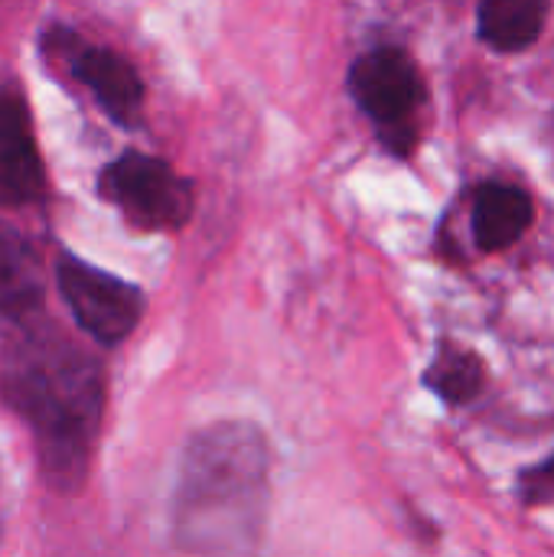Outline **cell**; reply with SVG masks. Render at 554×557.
<instances>
[{
	"instance_id": "obj_11",
	"label": "cell",
	"mask_w": 554,
	"mask_h": 557,
	"mask_svg": "<svg viewBox=\"0 0 554 557\" xmlns=\"http://www.w3.org/2000/svg\"><path fill=\"white\" fill-rule=\"evenodd\" d=\"M424 388H431L441 401L447 405H467L473 401L483 385H487V369L477 352L460 349L457 343H441L428 372H424Z\"/></svg>"
},
{
	"instance_id": "obj_7",
	"label": "cell",
	"mask_w": 554,
	"mask_h": 557,
	"mask_svg": "<svg viewBox=\"0 0 554 557\" xmlns=\"http://www.w3.org/2000/svg\"><path fill=\"white\" fill-rule=\"evenodd\" d=\"M49 196L46 163L23 85H0V209L39 206Z\"/></svg>"
},
{
	"instance_id": "obj_10",
	"label": "cell",
	"mask_w": 554,
	"mask_h": 557,
	"mask_svg": "<svg viewBox=\"0 0 554 557\" xmlns=\"http://www.w3.org/2000/svg\"><path fill=\"white\" fill-rule=\"evenodd\" d=\"M549 20L545 0H483L477 7V33L496 52L529 49Z\"/></svg>"
},
{
	"instance_id": "obj_6",
	"label": "cell",
	"mask_w": 554,
	"mask_h": 557,
	"mask_svg": "<svg viewBox=\"0 0 554 557\" xmlns=\"http://www.w3.org/2000/svg\"><path fill=\"white\" fill-rule=\"evenodd\" d=\"M56 287L75 326L98 346H121L144 320L147 297L137 284L82 261L72 251L56 258Z\"/></svg>"
},
{
	"instance_id": "obj_8",
	"label": "cell",
	"mask_w": 554,
	"mask_h": 557,
	"mask_svg": "<svg viewBox=\"0 0 554 557\" xmlns=\"http://www.w3.org/2000/svg\"><path fill=\"white\" fill-rule=\"evenodd\" d=\"M42 313V258L16 225L0 219V326H20Z\"/></svg>"
},
{
	"instance_id": "obj_2",
	"label": "cell",
	"mask_w": 554,
	"mask_h": 557,
	"mask_svg": "<svg viewBox=\"0 0 554 557\" xmlns=\"http://www.w3.org/2000/svg\"><path fill=\"white\" fill-rule=\"evenodd\" d=\"M268 512V441L255 424L222 421L199 431L173 493L176 542L206 557L255 552Z\"/></svg>"
},
{
	"instance_id": "obj_3",
	"label": "cell",
	"mask_w": 554,
	"mask_h": 557,
	"mask_svg": "<svg viewBox=\"0 0 554 557\" xmlns=\"http://www.w3.org/2000/svg\"><path fill=\"white\" fill-rule=\"evenodd\" d=\"M39 59L62 72L69 82L85 88L98 111L118 127H140L144 124V78L127 55L111 46L91 42L72 23H46L39 29Z\"/></svg>"
},
{
	"instance_id": "obj_1",
	"label": "cell",
	"mask_w": 554,
	"mask_h": 557,
	"mask_svg": "<svg viewBox=\"0 0 554 557\" xmlns=\"http://www.w3.org/2000/svg\"><path fill=\"white\" fill-rule=\"evenodd\" d=\"M0 330V405L26 428L46 490L78 496L101 437L104 366L46 313Z\"/></svg>"
},
{
	"instance_id": "obj_9",
	"label": "cell",
	"mask_w": 554,
	"mask_h": 557,
	"mask_svg": "<svg viewBox=\"0 0 554 557\" xmlns=\"http://www.w3.org/2000/svg\"><path fill=\"white\" fill-rule=\"evenodd\" d=\"M535 222L532 196L509 183H480L473 193V242L483 255L513 248Z\"/></svg>"
},
{
	"instance_id": "obj_12",
	"label": "cell",
	"mask_w": 554,
	"mask_h": 557,
	"mask_svg": "<svg viewBox=\"0 0 554 557\" xmlns=\"http://www.w3.org/2000/svg\"><path fill=\"white\" fill-rule=\"evenodd\" d=\"M519 499L526 506H549L554 503V454L539 467L526 470L519 480Z\"/></svg>"
},
{
	"instance_id": "obj_4",
	"label": "cell",
	"mask_w": 554,
	"mask_h": 557,
	"mask_svg": "<svg viewBox=\"0 0 554 557\" xmlns=\"http://www.w3.org/2000/svg\"><path fill=\"white\" fill-rule=\"evenodd\" d=\"M95 189L134 232H180L196 209L193 183L144 150H124L104 163Z\"/></svg>"
},
{
	"instance_id": "obj_5",
	"label": "cell",
	"mask_w": 554,
	"mask_h": 557,
	"mask_svg": "<svg viewBox=\"0 0 554 557\" xmlns=\"http://www.w3.org/2000/svg\"><path fill=\"white\" fill-rule=\"evenodd\" d=\"M349 95L372 117L385 147L408 157L418 144L415 114L424 101V78L411 52L402 46H379L349 65Z\"/></svg>"
}]
</instances>
